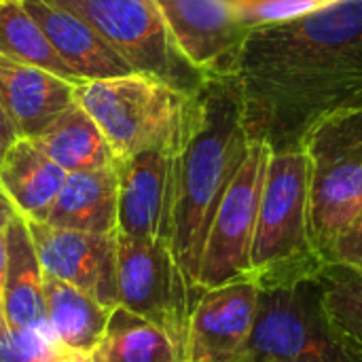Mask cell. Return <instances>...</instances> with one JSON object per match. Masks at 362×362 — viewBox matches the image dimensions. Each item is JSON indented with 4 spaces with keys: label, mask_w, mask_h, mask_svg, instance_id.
<instances>
[{
    "label": "cell",
    "mask_w": 362,
    "mask_h": 362,
    "mask_svg": "<svg viewBox=\"0 0 362 362\" xmlns=\"http://www.w3.org/2000/svg\"><path fill=\"white\" fill-rule=\"evenodd\" d=\"M74 81L0 55V100L19 138H36L74 102Z\"/></svg>",
    "instance_id": "obj_15"
},
{
    "label": "cell",
    "mask_w": 362,
    "mask_h": 362,
    "mask_svg": "<svg viewBox=\"0 0 362 362\" xmlns=\"http://www.w3.org/2000/svg\"><path fill=\"white\" fill-rule=\"evenodd\" d=\"M19 136H17V132H15V125L11 123V119H8V115H6V110H4V104H2V100H0V157H2V153L17 140Z\"/></svg>",
    "instance_id": "obj_26"
},
{
    "label": "cell",
    "mask_w": 362,
    "mask_h": 362,
    "mask_svg": "<svg viewBox=\"0 0 362 362\" xmlns=\"http://www.w3.org/2000/svg\"><path fill=\"white\" fill-rule=\"evenodd\" d=\"M240 362H362V354L331 320L316 278L261 288Z\"/></svg>",
    "instance_id": "obj_5"
},
{
    "label": "cell",
    "mask_w": 362,
    "mask_h": 362,
    "mask_svg": "<svg viewBox=\"0 0 362 362\" xmlns=\"http://www.w3.org/2000/svg\"><path fill=\"white\" fill-rule=\"evenodd\" d=\"M115 163L119 174L117 233L170 244L176 151L146 148Z\"/></svg>",
    "instance_id": "obj_10"
},
{
    "label": "cell",
    "mask_w": 362,
    "mask_h": 362,
    "mask_svg": "<svg viewBox=\"0 0 362 362\" xmlns=\"http://www.w3.org/2000/svg\"><path fill=\"white\" fill-rule=\"evenodd\" d=\"M2 310L13 325L38 331L55 341L47 320L45 272L30 235L28 218L21 214L6 227V274L2 288Z\"/></svg>",
    "instance_id": "obj_16"
},
{
    "label": "cell",
    "mask_w": 362,
    "mask_h": 362,
    "mask_svg": "<svg viewBox=\"0 0 362 362\" xmlns=\"http://www.w3.org/2000/svg\"><path fill=\"white\" fill-rule=\"evenodd\" d=\"M17 216H19V210L15 208L13 199L6 195V191L0 185V229H6L11 225V221Z\"/></svg>",
    "instance_id": "obj_27"
},
{
    "label": "cell",
    "mask_w": 362,
    "mask_h": 362,
    "mask_svg": "<svg viewBox=\"0 0 362 362\" xmlns=\"http://www.w3.org/2000/svg\"><path fill=\"white\" fill-rule=\"evenodd\" d=\"M182 55L206 76L231 74L250 32L242 11L227 0H157Z\"/></svg>",
    "instance_id": "obj_12"
},
{
    "label": "cell",
    "mask_w": 362,
    "mask_h": 362,
    "mask_svg": "<svg viewBox=\"0 0 362 362\" xmlns=\"http://www.w3.org/2000/svg\"><path fill=\"white\" fill-rule=\"evenodd\" d=\"M310 163V214L322 259L362 210V108L344 110L303 140Z\"/></svg>",
    "instance_id": "obj_6"
},
{
    "label": "cell",
    "mask_w": 362,
    "mask_h": 362,
    "mask_svg": "<svg viewBox=\"0 0 362 362\" xmlns=\"http://www.w3.org/2000/svg\"><path fill=\"white\" fill-rule=\"evenodd\" d=\"M45 305L47 320L55 344L62 350L93 354L100 346L110 308L100 303L89 293L45 274Z\"/></svg>",
    "instance_id": "obj_19"
},
{
    "label": "cell",
    "mask_w": 362,
    "mask_h": 362,
    "mask_svg": "<svg viewBox=\"0 0 362 362\" xmlns=\"http://www.w3.org/2000/svg\"><path fill=\"white\" fill-rule=\"evenodd\" d=\"M318 284L331 320L362 354V276L350 267L327 263Z\"/></svg>",
    "instance_id": "obj_23"
},
{
    "label": "cell",
    "mask_w": 362,
    "mask_h": 362,
    "mask_svg": "<svg viewBox=\"0 0 362 362\" xmlns=\"http://www.w3.org/2000/svg\"><path fill=\"white\" fill-rule=\"evenodd\" d=\"M30 235L47 276L64 280L106 308L119 305L117 233H85L28 221Z\"/></svg>",
    "instance_id": "obj_11"
},
{
    "label": "cell",
    "mask_w": 362,
    "mask_h": 362,
    "mask_svg": "<svg viewBox=\"0 0 362 362\" xmlns=\"http://www.w3.org/2000/svg\"><path fill=\"white\" fill-rule=\"evenodd\" d=\"M66 176L30 138H17L0 157V185L28 221L45 223Z\"/></svg>",
    "instance_id": "obj_18"
},
{
    "label": "cell",
    "mask_w": 362,
    "mask_h": 362,
    "mask_svg": "<svg viewBox=\"0 0 362 362\" xmlns=\"http://www.w3.org/2000/svg\"><path fill=\"white\" fill-rule=\"evenodd\" d=\"M197 98L140 72L74 85V100L100 125L115 161L146 148L178 153L195 123Z\"/></svg>",
    "instance_id": "obj_4"
},
{
    "label": "cell",
    "mask_w": 362,
    "mask_h": 362,
    "mask_svg": "<svg viewBox=\"0 0 362 362\" xmlns=\"http://www.w3.org/2000/svg\"><path fill=\"white\" fill-rule=\"evenodd\" d=\"M4 274H6V229H0V303H2Z\"/></svg>",
    "instance_id": "obj_29"
},
{
    "label": "cell",
    "mask_w": 362,
    "mask_h": 362,
    "mask_svg": "<svg viewBox=\"0 0 362 362\" xmlns=\"http://www.w3.org/2000/svg\"><path fill=\"white\" fill-rule=\"evenodd\" d=\"M59 346L38 331L13 325L0 303V362H51Z\"/></svg>",
    "instance_id": "obj_24"
},
{
    "label": "cell",
    "mask_w": 362,
    "mask_h": 362,
    "mask_svg": "<svg viewBox=\"0 0 362 362\" xmlns=\"http://www.w3.org/2000/svg\"><path fill=\"white\" fill-rule=\"evenodd\" d=\"M30 140L68 174L115 163V153L106 136L76 100Z\"/></svg>",
    "instance_id": "obj_20"
},
{
    "label": "cell",
    "mask_w": 362,
    "mask_h": 362,
    "mask_svg": "<svg viewBox=\"0 0 362 362\" xmlns=\"http://www.w3.org/2000/svg\"><path fill=\"white\" fill-rule=\"evenodd\" d=\"M259 295L252 280L202 291L189 320L187 362H240L252 335Z\"/></svg>",
    "instance_id": "obj_13"
},
{
    "label": "cell",
    "mask_w": 362,
    "mask_h": 362,
    "mask_svg": "<svg viewBox=\"0 0 362 362\" xmlns=\"http://www.w3.org/2000/svg\"><path fill=\"white\" fill-rule=\"evenodd\" d=\"M0 2H4V0H0Z\"/></svg>",
    "instance_id": "obj_30"
},
{
    "label": "cell",
    "mask_w": 362,
    "mask_h": 362,
    "mask_svg": "<svg viewBox=\"0 0 362 362\" xmlns=\"http://www.w3.org/2000/svg\"><path fill=\"white\" fill-rule=\"evenodd\" d=\"M117 293L119 305L161 327L187 350L189 320L199 295L168 242L117 233Z\"/></svg>",
    "instance_id": "obj_8"
},
{
    "label": "cell",
    "mask_w": 362,
    "mask_h": 362,
    "mask_svg": "<svg viewBox=\"0 0 362 362\" xmlns=\"http://www.w3.org/2000/svg\"><path fill=\"white\" fill-rule=\"evenodd\" d=\"M231 74L250 142L274 153L301 148L322 121L362 108V0L250 28Z\"/></svg>",
    "instance_id": "obj_1"
},
{
    "label": "cell",
    "mask_w": 362,
    "mask_h": 362,
    "mask_svg": "<svg viewBox=\"0 0 362 362\" xmlns=\"http://www.w3.org/2000/svg\"><path fill=\"white\" fill-rule=\"evenodd\" d=\"M91 23L134 72L197 95L208 76L178 49L157 0H49Z\"/></svg>",
    "instance_id": "obj_7"
},
{
    "label": "cell",
    "mask_w": 362,
    "mask_h": 362,
    "mask_svg": "<svg viewBox=\"0 0 362 362\" xmlns=\"http://www.w3.org/2000/svg\"><path fill=\"white\" fill-rule=\"evenodd\" d=\"M119 174L117 163L70 172L45 218L47 225L85 233H117Z\"/></svg>",
    "instance_id": "obj_17"
},
{
    "label": "cell",
    "mask_w": 362,
    "mask_h": 362,
    "mask_svg": "<svg viewBox=\"0 0 362 362\" xmlns=\"http://www.w3.org/2000/svg\"><path fill=\"white\" fill-rule=\"evenodd\" d=\"M95 362H187L182 348L157 325L117 305L104 337L93 352Z\"/></svg>",
    "instance_id": "obj_21"
},
{
    "label": "cell",
    "mask_w": 362,
    "mask_h": 362,
    "mask_svg": "<svg viewBox=\"0 0 362 362\" xmlns=\"http://www.w3.org/2000/svg\"><path fill=\"white\" fill-rule=\"evenodd\" d=\"M0 55L78 83L21 0L0 2Z\"/></svg>",
    "instance_id": "obj_22"
},
{
    "label": "cell",
    "mask_w": 362,
    "mask_h": 362,
    "mask_svg": "<svg viewBox=\"0 0 362 362\" xmlns=\"http://www.w3.org/2000/svg\"><path fill=\"white\" fill-rule=\"evenodd\" d=\"M325 261L350 267L362 276V210L333 242Z\"/></svg>",
    "instance_id": "obj_25"
},
{
    "label": "cell",
    "mask_w": 362,
    "mask_h": 362,
    "mask_svg": "<svg viewBox=\"0 0 362 362\" xmlns=\"http://www.w3.org/2000/svg\"><path fill=\"white\" fill-rule=\"evenodd\" d=\"M327 261L316 248L310 214V163L301 148L267 155L250 272L259 288L316 280Z\"/></svg>",
    "instance_id": "obj_3"
},
{
    "label": "cell",
    "mask_w": 362,
    "mask_h": 362,
    "mask_svg": "<svg viewBox=\"0 0 362 362\" xmlns=\"http://www.w3.org/2000/svg\"><path fill=\"white\" fill-rule=\"evenodd\" d=\"M267 155V144L252 142L246 159L218 204L199 261V293L229 282L248 280L250 248L259 216Z\"/></svg>",
    "instance_id": "obj_9"
},
{
    "label": "cell",
    "mask_w": 362,
    "mask_h": 362,
    "mask_svg": "<svg viewBox=\"0 0 362 362\" xmlns=\"http://www.w3.org/2000/svg\"><path fill=\"white\" fill-rule=\"evenodd\" d=\"M240 89L233 74L208 76L197 98V117L176 153V185L170 248L197 295V272L210 223L248 155Z\"/></svg>",
    "instance_id": "obj_2"
},
{
    "label": "cell",
    "mask_w": 362,
    "mask_h": 362,
    "mask_svg": "<svg viewBox=\"0 0 362 362\" xmlns=\"http://www.w3.org/2000/svg\"><path fill=\"white\" fill-rule=\"evenodd\" d=\"M76 81L132 74L134 68L83 17L49 0H21Z\"/></svg>",
    "instance_id": "obj_14"
},
{
    "label": "cell",
    "mask_w": 362,
    "mask_h": 362,
    "mask_svg": "<svg viewBox=\"0 0 362 362\" xmlns=\"http://www.w3.org/2000/svg\"><path fill=\"white\" fill-rule=\"evenodd\" d=\"M51 362H95L93 354H83V352H72V350H57L55 358Z\"/></svg>",
    "instance_id": "obj_28"
}]
</instances>
